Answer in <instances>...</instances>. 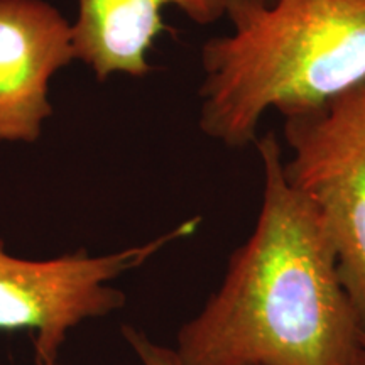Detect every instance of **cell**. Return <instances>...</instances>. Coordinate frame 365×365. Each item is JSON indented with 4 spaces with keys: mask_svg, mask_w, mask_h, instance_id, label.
<instances>
[{
    "mask_svg": "<svg viewBox=\"0 0 365 365\" xmlns=\"http://www.w3.org/2000/svg\"><path fill=\"white\" fill-rule=\"evenodd\" d=\"M58 365H61V364H58Z\"/></svg>",
    "mask_w": 365,
    "mask_h": 365,
    "instance_id": "9",
    "label": "cell"
},
{
    "mask_svg": "<svg viewBox=\"0 0 365 365\" xmlns=\"http://www.w3.org/2000/svg\"><path fill=\"white\" fill-rule=\"evenodd\" d=\"M354 365H365V333H364L362 344L359 346V352H357V357H355Z\"/></svg>",
    "mask_w": 365,
    "mask_h": 365,
    "instance_id": "8",
    "label": "cell"
},
{
    "mask_svg": "<svg viewBox=\"0 0 365 365\" xmlns=\"http://www.w3.org/2000/svg\"><path fill=\"white\" fill-rule=\"evenodd\" d=\"M75 59L71 26L43 0H0V140L34 143L51 76Z\"/></svg>",
    "mask_w": 365,
    "mask_h": 365,
    "instance_id": "5",
    "label": "cell"
},
{
    "mask_svg": "<svg viewBox=\"0 0 365 365\" xmlns=\"http://www.w3.org/2000/svg\"><path fill=\"white\" fill-rule=\"evenodd\" d=\"M166 7L207 26L225 17L227 0H78V17L71 26L75 59L88 65L98 81L115 73L145 76L148 54L166 29Z\"/></svg>",
    "mask_w": 365,
    "mask_h": 365,
    "instance_id": "6",
    "label": "cell"
},
{
    "mask_svg": "<svg viewBox=\"0 0 365 365\" xmlns=\"http://www.w3.org/2000/svg\"><path fill=\"white\" fill-rule=\"evenodd\" d=\"M122 336L140 365H180L173 346L153 340L140 328L132 325L122 327Z\"/></svg>",
    "mask_w": 365,
    "mask_h": 365,
    "instance_id": "7",
    "label": "cell"
},
{
    "mask_svg": "<svg viewBox=\"0 0 365 365\" xmlns=\"http://www.w3.org/2000/svg\"><path fill=\"white\" fill-rule=\"evenodd\" d=\"M262 202L225 276L178 330L180 365H354L365 328L317 210L282 170L279 140H255Z\"/></svg>",
    "mask_w": 365,
    "mask_h": 365,
    "instance_id": "1",
    "label": "cell"
},
{
    "mask_svg": "<svg viewBox=\"0 0 365 365\" xmlns=\"http://www.w3.org/2000/svg\"><path fill=\"white\" fill-rule=\"evenodd\" d=\"M200 222L193 217L156 239L102 255L80 249L53 259H22L0 240V330L31 331L34 364L58 365L71 330L125 304V294L112 282L188 239Z\"/></svg>",
    "mask_w": 365,
    "mask_h": 365,
    "instance_id": "3",
    "label": "cell"
},
{
    "mask_svg": "<svg viewBox=\"0 0 365 365\" xmlns=\"http://www.w3.org/2000/svg\"><path fill=\"white\" fill-rule=\"evenodd\" d=\"M282 170L317 210L365 328V81L284 117Z\"/></svg>",
    "mask_w": 365,
    "mask_h": 365,
    "instance_id": "4",
    "label": "cell"
},
{
    "mask_svg": "<svg viewBox=\"0 0 365 365\" xmlns=\"http://www.w3.org/2000/svg\"><path fill=\"white\" fill-rule=\"evenodd\" d=\"M232 31L203 44L200 129L240 149L269 110L319 107L365 81V0H227Z\"/></svg>",
    "mask_w": 365,
    "mask_h": 365,
    "instance_id": "2",
    "label": "cell"
}]
</instances>
